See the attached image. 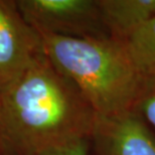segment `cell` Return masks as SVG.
<instances>
[{
  "label": "cell",
  "instance_id": "6da1fadb",
  "mask_svg": "<svg viewBox=\"0 0 155 155\" xmlns=\"http://www.w3.org/2000/svg\"><path fill=\"white\" fill-rule=\"evenodd\" d=\"M97 114L45 54L0 92L1 141L13 155H38L90 139Z\"/></svg>",
  "mask_w": 155,
  "mask_h": 155
},
{
  "label": "cell",
  "instance_id": "52a82bcc",
  "mask_svg": "<svg viewBox=\"0 0 155 155\" xmlns=\"http://www.w3.org/2000/svg\"><path fill=\"white\" fill-rule=\"evenodd\" d=\"M140 75H155V17L131 33L122 42Z\"/></svg>",
  "mask_w": 155,
  "mask_h": 155
},
{
  "label": "cell",
  "instance_id": "7a4b0ae2",
  "mask_svg": "<svg viewBox=\"0 0 155 155\" xmlns=\"http://www.w3.org/2000/svg\"><path fill=\"white\" fill-rule=\"evenodd\" d=\"M40 35L45 55L77 86L97 116L128 112L141 77L122 42L111 38Z\"/></svg>",
  "mask_w": 155,
  "mask_h": 155
},
{
  "label": "cell",
  "instance_id": "9c48e42d",
  "mask_svg": "<svg viewBox=\"0 0 155 155\" xmlns=\"http://www.w3.org/2000/svg\"><path fill=\"white\" fill-rule=\"evenodd\" d=\"M38 155H91L90 139H81L48 149Z\"/></svg>",
  "mask_w": 155,
  "mask_h": 155
},
{
  "label": "cell",
  "instance_id": "30bf717a",
  "mask_svg": "<svg viewBox=\"0 0 155 155\" xmlns=\"http://www.w3.org/2000/svg\"><path fill=\"white\" fill-rule=\"evenodd\" d=\"M0 155H13L10 151L7 150V148L4 146L1 140H0Z\"/></svg>",
  "mask_w": 155,
  "mask_h": 155
},
{
  "label": "cell",
  "instance_id": "8fae6325",
  "mask_svg": "<svg viewBox=\"0 0 155 155\" xmlns=\"http://www.w3.org/2000/svg\"><path fill=\"white\" fill-rule=\"evenodd\" d=\"M0 140H1V122H0Z\"/></svg>",
  "mask_w": 155,
  "mask_h": 155
},
{
  "label": "cell",
  "instance_id": "277c9868",
  "mask_svg": "<svg viewBox=\"0 0 155 155\" xmlns=\"http://www.w3.org/2000/svg\"><path fill=\"white\" fill-rule=\"evenodd\" d=\"M45 54L42 38L24 20L15 0H0V92Z\"/></svg>",
  "mask_w": 155,
  "mask_h": 155
},
{
  "label": "cell",
  "instance_id": "3957f363",
  "mask_svg": "<svg viewBox=\"0 0 155 155\" xmlns=\"http://www.w3.org/2000/svg\"><path fill=\"white\" fill-rule=\"evenodd\" d=\"M24 20L39 35L110 38L99 0H15Z\"/></svg>",
  "mask_w": 155,
  "mask_h": 155
},
{
  "label": "cell",
  "instance_id": "8992f818",
  "mask_svg": "<svg viewBox=\"0 0 155 155\" xmlns=\"http://www.w3.org/2000/svg\"><path fill=\"white\" fill-rule=\"evenodd\" d=\"M110 38L123 42L155 17V0H99Z\"/></svg>",
  "mask_w": 155,
  "mask_h": 155
},
{
  "label": "cell",
  "instance_id": "5b68a950",
  "mask_svg": "<svg viewBox=\"0 0 155 155\" xmlns=\"http://www.w3.org/2000/svg\"><path fill=\"white\" fill-rule=\"evenodd\" d=\"M91 155H155V140L132 113L97 116Z\"/></svg>",
  "mask_w": 155,
  "mask_h": 155
},
{
  "label": "cell",
  "instance_id": "ba28073f",
  "mask_svg": "<svg viewBox=\"0 0 155 155\" xmlns=\"http://www.w3.org/2000/svg\"><path fill=\"white\" fill-rule=\"evenodd\" d=\"M129 112L140 121L155 140V75L140 78Z\"/></svg>",
  "mask_w": 155,
  "mask_h": 155
}]
</instances>
